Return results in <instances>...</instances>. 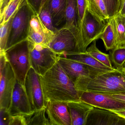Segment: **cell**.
<instances>
[{
    "instance_id": "obj_31",
    "label": "cell",
    "mask_w": 125,
    "mask_h": 125,
    "mask_svg": "<svg viewBox=\"0 0 125 125\" xmlns=\"http://www.w3.org/2000/svg\"><path fill=\"white\" fill-rule=\"evenodd\" d=\"M9 125H26L24 114L11 115Z\"/></svg>"
},
{
    "instance_id": "obj_13",
    "label": "cell",
    "mask_w": 125,
    "mask_h": 125,
    "mask_svg": "<svg viewBox=\"0 0 125 125\" xmlns=\"http://www.w3.org/2000/svg\"><path fill=\"white\" fill-rule=\"evenodd\" d=\"M24 86L16 81L8 112L11 115L27 114L32 111Z\"/></svg>"
},
{
    "instance_id": "obj_16",
    "label": "cell",
    "mask_w": 125,
    "mask_h": 125,
    "mask_svg": "<svg viewBox=\"0 0 125 125\" xmlns=\"http://www.w3.org/2000/svg\"><path fill=\"white\" fill-rule=\"evenodd\" d=\"M71 125H86L89 113L94 107L81 100L67 102Z\"/></svg>"
},
{
    "instance_id": "obj_2",
    "label": "cell",
    "mask_w": 125,
    "mask_h": 125,
    "mask_svg": "<svg viewBox=\"0 0 125 125\" xmlns=\"http://www.w3.org/2000/svg\"><path fill=\"white\" fill-rule=\"evenodd\" d=\"M77 90L102 93H125V72L115 69L92 77L81 76L74 83Z\"/></svg>"
},
{
    "instance_id": "obj_20",
    "label": "cell",
    "mask_w": 125,
    "mask_h": 125,
    "mask_svg": "<svg viewBox=\"0 0 125 125\" xmlns=\"http://www.w3.org/2000/svg\"><path fill=\"white\" fill-rule=\"evenodd\" d=\"M60 57H63L73 60L88 65L91 67L99 70L105 71H113L115 68H109L102 64L97 60L94 58L89 54L85 53H79L74 54L68 55H63Z\"/></svg>"
},
{
    "instance_id": "obj_40",
    "label": "cell",
    "mask_w": 125,
    "mask_h": 125,
    "mask_svg": "<svg viewBox=\"0 0 125 125\" xmlns=\"http://www.w3.org/2000/svg\"><path fill=\"white\" fill-rule=\"evenodd\" d=\"M122 1H123V0H121L120 2V5H119V7H120V4L121 3V2H122Z\"/></svg>"
},
{
    "instance_id": "obj_23",
    "label": "cell",
    "mask_w": 125,
    "mask_h": 125,
    "mask_svg": "<svg viewBox=\"0 0 125 125\" xmlns=\"http://www.w3.org/2000/svg\"><path fill=\"white\" fill-rule=\"evenodd\" d=\"M99 39L103 41L107 51L115 48V33L111 18L107 20L106 26L99 36Z\"/></svg>"
},
{
    "instance_id": "obj_38",
    "label": "cell",
    "mask_w": 125,
    "mask_h": 125,
    "mask_svg": "<svg viewBox=\"0 0 125 125\" xmlns=\"http://www.w3.org/2000/svg\"><path fill=\"white\" fill-rule=\"evenodd\" d=\"M118 70H122V71L125 72V62L123 65V66H122V68L120 69H118Z\"/></svg>"
},
{
    "instance_id": "obj_10",
    "label": "cell",
    "mask_w": 125,
    "mask_h": 125,
    "mask_svg": "<svg viewBox=\"0 0 125 125\" xmlns=\"http://www.w3.org/2000/svg\"><path fill=\"white\" fill-rule=\"evenodd\" d=\"M0 108L8 110L16 79L15 74L8 61L5 66L0 68Z\"/></svg>"
},
{
    "instance_id": "obj_18",
    "label": "cell",
    "mask_w": 125,
    "mask_h": 125,
    "mask_svg": "<svg viewBox=\"0 0 125 125\" xmlns=\"http://www.w3.org/2000/svg\"><path fill=\"white\" fill-rule=\"evenodd\" d=\"M27 0H0V25L8 22Z\"/></svg>"
},
{
    "instance_id": "obj_4",
    "label": "cell",
    "mask_w": 125,
    "mask_h": 125,
    "mask_svg": "<svg viewBox=\"0 0 125 125\" xmlns=\"http://www.w3.org/2000/svg\"><path fill=\"white\" fill-rule=\"evenodd\" d=\"M27 41L31 66L40 76H43L57 62L59 56L49 46Z\"/></svg>"
},
{
    "instance_id": "obj_22",
    "label": "cell",
    "mask_w": 125,
    "mask_h": 125,
    "mask_svg": "<svg viewBox=\"0 0 125 125\" xmlns=\"http://www.w3.org/2000/svg\"><path fill=\"white\" fill-rule=\"evenodd\" d=\"M87 9L101 20L106 21L109 19L104 0H87Z\"/></svg>"
},
{
    "instance_id": "obj_36",
    "label": "cell",
    "mask_w": 125,
    "mask_h": 125,
    "mask_svg": "<svg viewBox=\"0 0 125 125\" xmlns=\"http://www.w3.org/2000/svg\"><path fill=\"white\" fill-rule=\"evenodd\" d=\"M113 112L117 114L119 116L125 119V110L113 111Z\"/></svg>"
},
{
    "instance_id": "obj_15",
    "label": "cell",
    "mask_w": 125,
    "mask_h": 125,
    "mask_svg": "<svg viewBox=\"0 0 125 125\" xmlns=\"http://www.w3.org/2000/svg\"><path fill=\"white\" fill-rule=\"evenodd\" d=\"M86 125H125V119L112 111L94 107L88 115Z\"/></svg>"
},
{
    "instance_id": "obj_11",
    "label": "cell",
    "mask_w": 125,
    "mask_h": 125,
    "mask_svg": "<svg viewBox=\"0 0 125 125\" xmlns=\"http://www.w3.org/2000/svg\"><path fill=\"white\" fill-rule=\"evenodd\" d=\"M55 33L44 26L39 18L38 13L34 11L30 20L27 40L33 43L49 46Z\"/></svg>"
},
{
    "instance_id": "obj_14",
    "label": "cell",
    "mask_w": 125,
    "mask_h": 125,
    "mask_svg": "<svg viewBox=\"0 0 125 125\" xmlns=\"http://www.w3.org/2000/svg\"><path fill=\"white\" fill-rule=\"evenodd\" d=\"M46 107L50 125H71L67 102H50L47 103Z\"/></svg>"
},
{
    "instance_id": "obj_17",
    "label": "cell",
    "mask_w": 125,
    "mask_h": 125,
    "mask_svg": "<svg viewBox=\"0 0 125 125\" xmlns=\"http://www.w3.org/2000/svg\"><path fill=\"white\" fill-rule=\"evenodd\" d=\"M66 2L67 0H48L44 6L50 13L53 25L56 28L65 21Z\"/></svg>"
},
{
    "instance_id": "obj_32",
    "label": "cell",
    "mask_w": 125,
    "mask_h": 125,
    "mask_svg": "<svg viewBox=\"0 0 125 125\" xmlns=\"http://www.w3.org/2000/svg\"><path fill=\"white\" fill-rule=\"evenodd\" d=\"M0 125H9L11 115L8 110L3 108H0Z\"/></svg>"
},
{
    "instance_id": "obj_24",
    "label": "cell",
    "mask_w": 125,
    "mask_h": 125,
    "mask_svg": "<svg viewBox=\"0 0 125 125\" xmlns=\"http://www.w3.org/2000/svg\"><path fill=\"white\" fill-rule=\"evenodd\" d=\"M46 114V107L35 110L29 114H24L26 125H50Z\"/></svg>"
},
{
    "instance_id": "obj_28",
    "label": "cell",
    "mask_w": 125,
    "mask_h": 125,
    "mask_svg": "<svg viewBox=\"0 0 125 125\" xmlns=\"http://www.w3.org/2000/svg\"><path fill=\"white\" fill-rule=\"evenodd\" d=\"M110 54L115 69H120L125 62V46L111 50Z\"/></svg>"
},
{
    "instance_id": "obj_9",
    "label": "cell",
    "mask_w": 125,
    "mask_h": 125,
    "mask_svg": "<svg viewBox=\"0 0 125 125\" xmlns=\"http://www.w3.org/2000/svg\"><path fill=\"white\" fill-rule=\"evenodd\" d=\"M80 100L94 107L113 112L125 110V102L101 93L80 91Z\"/></svg>"
},
{
    "instance_id": "obj_39",
    "label": "cell",
    "mask_w": 125,
    "mask_h": 125,
    "mask_svg": "<svg viewBox=\"0 0 125 125\" xmlns=\"http://www.w3.org/2000/svg\"><path fill=\"white\" fill-rule=\"evenodd\" d=\"M120 0H118V6H119V5H120Z\"/></svg>"
},
{
    "instance_id": "obj_25",
    "label": "cell",
    "mask_w": 125,
    "mask_h": 125,
    "mask_svg": "<svg viewBox=\"0 0 125 125\" xmlns=\"http://www.w3.org/2000/svg\"><path fill=\"white\" fill-rule=\"evenodd\" d=\"M86 52L106 66L112 68H114L112 66L109 55L102 52L98 49L96 44V41H94L87 49Z\"/></svg>"
},
{
    "instance_id": "obj_6",
    "label": "cell",
    "mask_w": 125,
    "mask_h": 125,
    "mask_svg": "<svg viewBox=\"0 0 125 125\" xmlns=\"http://www.w3.org/2000/svg\"><path fill=\"white\" fill-rule=\"evenodd\" d=\"M49 46L59 56L81 53L76 35L63 27L57 31Z\"/></svg>"
},
{
    "instance_id": "obj_30",
    "label": "cell",
    "mask_w": 125,
    "mask_h": 125,
    "mask_svg": "<svg viewBox=\"0 0 125 125\" xmlns=\"http://www.w3.org/2000/svg\"><path fill=\"white\" fill-rule=\"evenodd\" d=\"M109 19L115 16L119 10L118 0H104Z\"/></svg>"
},
{
    "instance_id": "obj_26",
    "label": "cell",
    "mask_w": 125,
    "mask_h": 125,
    "mask_svg": "<svg viewBox=\"0 0 125 125\" xmlns=\"http://www.w3.org/2000/svg\"><path fill=\"white\" fill-rule=\"evenodd\" d=\"M77 3L78 17V45L80 51L84 52L81 39V28L87 8V0H77Z\"/></svg>"
},
{
    "instance_id": "obj_27",
    "label": "cell",
    "mask_w": 125,
    "mask_h": 125,
    "mask_svg": "<svg viewBox=\"0 0 125 125\" xmlns=\"http://www.w3.org/2000/svg\"><path fill=\"white\" fill-rule=\"evenodd\" d=\"M15 14L11 17L10 20L6 23L3 24H0V52L5 51L7 44H8L9 39L10 36L12 20Z\"/></svg>"
},
{
    "instance_id": "obj_5",
    "label": "cell",
    "mask_w": 125,
    "mask_h": 125,
    "mask_svg": "<svg viewBox=\"0 0 125 125\" xmlns=\"http://www.w3.org/2000/svg\"><path fill=\"white\" fill-rule=\"evenodd\" d=\"M34 11L27 2L16 13L12 20L10 36L5 51L27 40L30 20Z\"/></svg>"
},
{
    "instance_id": "obj_29",
    "label": "cell",
    "mask_w": 125,
    "mask_h": 125,
    "mask_svg": "<svg viewBox=\"0 0 125 125\" xmlns=\"http://www.w3.org/2000/svg\"><path fill=\"white\" fill-rule=\"evenodd\" d=\"M38 15L40 19L47 29L55 33L57 32L58 29L53 25L52 16L46 6H44L39 12Z\"/></svg>"
},
{
    "instance_id": "obj_34",
    "label": "cell",
    "mask_w": 125,
    "mask_h": 125,
    "mask_svg": "<svg viewBox=\"0 0 125 125\" xmlns=\"http://www.w3.org/2000/svg\"><path fill=\"white\" fill-rule=\"evenodd\" d=\"M107 94L112 97L121 101L123 102H125V93H120L109 94L103 93Z\"/></svg>"
},
{
    "instance_id": "obj_12",
    "label": "cell",
    "mask_w": 125,
    "mask_h": 125,
    "mask_svg": "<svg viewBox=\"0 0 125 125\" xmlns=\"http://www.w3.org/2000/svg\"><path fill=\"white\" fill-rule=\"evenodd\" d=\"M58 62L74 83L80 77H90L105 71L97 69L84 63L60 56Z\"/></svg>"
},
{
    "instance_id": "obj_35",
    "label": "cell",
    "mask_w": 125,
    "mask_h": 125,
    "mask_svg": "<svg viewBox=\"0 0 125 125\" xmlns=\"http://www.w3.org/2000/svg\"><path fill=\"white\" fill-rule=\"evenodd\" d=\"M118 13L125 17V0H123L121 2Z\"/></svg>"
},
{
    "instance_id": "obj_3",
    "label": "cell",
    "mask_w": 125,
    "mask_h": 125,
    "mask_svg": "<svg viewBox=\"0 0 125 125\" xmlns=\"http://www.w3.org/2000/svg\"><path fill=\"white\" fill-rule=\"evenodd\" d=\"M6 56L15 74L16 80L24 86L27 74L31 68L27 41L5 51Z\"/></svg>"
},
{
    "instance_id": "obj_37",
    "label": "cell",
    "mask_w": 125,
    "mask_h": 125,
    "mask_svg": "<svg viewBox=\"0 0 125 125\" xmlns=\"http://www.w3.org/2000/svg\"><path fill=\"white\" fill-rule=\"evenodd\" d=\"M47 1H48V0H42V2L41 5V7H40V9H39V12L43 8V7L45 5V4H46Z\"/></svg>"
},
{
    "instance_id": "obj_21",
    "label": "cell",
    "mask_w": 125,
    "mask_h": 125,
    "mask_svg": "<svg viewBox=\"0 0 125 125\" xmlns=\"http://www.w3.org/2000/svg\"><path fill=\"white\" fill-rule=\"evenodd\" d=\"M111 19L115 33V48L125 46V17L117 13Z\"/></svg>"
},
{
    "instance_id": "obj_8",
    "label": "cell",
    "mask_w": 125,
    "mask_h": 125,
    "mask_svg": "<svg viewBox=\"0 0 125 125\" xmlns=\"http://www.w3.org/2000/svg\"><path fill=\"white\" fill-rule=\"evenodd\" d=\"M24 87L33 111L45 107L41 76L31 67L26 76Z\"/></svg>"
},
{
    "instance_id": "obj_1",
    "label": "cell",
    "mask_w": 125,
    "mask_h": 125,
    "mask_svg": "<svg viewBox=\"0 0 125 125\" xmlns=\"http://www.w3.org/2000/svg\"><path fill=\"white\" fill-rule=\"evenodd\" d=\"M41 78L45 107L50 102L80 100V92L58 61Z\"/></svg>"
},
{
    "instance_id": "obj_41",
    "label": "cell",
    "mask_w": 125,
    "mask_h": 125,
    "mask_svg": "<svg viewBox=\"0 0 125 125\" xmlns=\"http://www.w3.org/2000/svg\"></svg>"
},
{
    "instance_id": "obj_33",
    "label": "cell",
    "mask_w": 125,
    "mask_h": 125,
    "mask_svg": "<svg viewBox=\"0 0 125 125\" xmlns=\"http://www.w3.org/2000/svg\"><path fill=\"white\" fill-rule=\"evenodd\" d=\"M42 0H27V2L35 12L38 13Z\"/></svg>"
},
{
    "instance_id": "obj_7",
    "label": "cell",
    "mask_w": 125,
    "mask_h": 125,
    "mask_svg": "<svg viewBox=\"0 0 125 125\" xmlns=\"http://www.w3.org/2000/svg\"><path fill=\"white\" fill-rule=\"evenodd\" d=\"M106 21L96 17L86 9L81 28V39L83 50L86 52L88 46L99 39L106 26Z\"/></svg>"
},
{
    "instance_id": "obj_19",
    "label": "cell",
    "mask_w": 125,
    "mask_h": 125,
    "mask_svg": "<svg viewBox=\"0 0 125 125\" xmlns=\"http://www.w3.org/2000/svg\"><path fill=\"white\" fill-rule=\"evenodd\" d=\"M63 27L73 32L78 42V17L77 0H67L65 23Z\"/></svg>"
}]
</instances>
